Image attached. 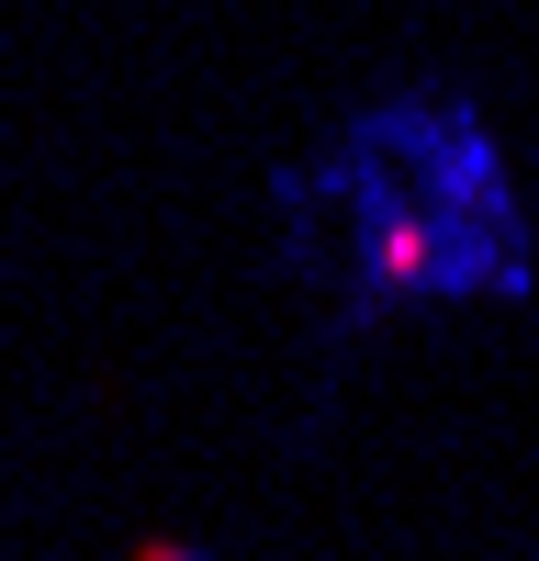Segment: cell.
<instances>
[{
    "instance_id": "6da1fadb",
    "label": "cell",
    "mask_w": 539,
    "mask_h": 561,
    "mask_svg": "<svg viewBox=\"0 0 539 561\" xmlns=\"http://www.w3.org/2000/svg\"><path fill=\"white\" fill-rule=\"evenodd\" d=\"M293 259L337 304H438V293H517V203L483 124L449 102L359 113L314 169L282 180Z\"/></svg>"
}]
</instances>
